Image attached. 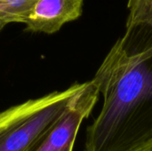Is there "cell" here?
Segmentation results:
<instances>
[{
	"label": "cell",
	"mask_w": 152,
	"mask_h": 151,
	"mask_svg": "<svg viewBox=\"0 0 152 151\" xmlns=\"http://www.w3.org/2000/svg\"><path fill=\"white\" fill-rule=\"evenodd\" d=\"M126 27L93 78L103 104L86 129L85 151H136L152 145V27Z\"/></svg>",
	"instance_id": "cell-1"
},
{
	"label": "cell",
	"mask_w": 152,
	"mask_h": 151,
	"mask_svg": "<svg viewBox=\"0 0 152 151\" xmlns=\"http://www.w3.org/2000/svg\"><path fill=\"white\" fill-rule=\"evenodd\" d=\"M80 86L76 83L64 91L28 100L0 112V151H31Z\"/></svg>",
	"instance_id": "cell-2"
},
{
	"label": "cell",
	"mask_w": 152,
	"mask_h": 151,
	"mask_svg": "<svg viewBox=\"0 0 152 151\" xmlns=\"http://www.w3.org/2000/svg\"><path fill=\"white\" fill-rule=\"evenodd\" d=\"M126 24L145 23L152 27V0H128Z\"/></svg>",
	"instance_id": "cell-6"
},
{
	"label": "cell",
	"mask_w": 152,
	"mask_h": 151,
	"mask_svg": "<svg viewBox=\"0 0 152 151\" xmlns=\"http://www.w3.org/2000/svg\"><path fill=\"white\" fill-rule=\"evenodd\" d=\"M136 151H152V145H150V146H148V147H145V148H143V149H141V150Z\"/></svg>",
	"instance_id": "cell-7"
},
{
	"label": "cell",
	"mask_w": 152,
	"mask_h": 151,
	"mask_svg": "<svg viewBox=\"0 0 152 151\" xmlns=\"http://www.w3.org/2000/svg\"><path fill=\"white\" fill-rule=\"evenodd\" d=\"M84 0H37L25 30L33 33L53 34L70 21L77 20L83 12Z\"/></svg>",
	"instance_id": "cell-4"
},
{
	"label": "cell",
	"mask_w": 152,
	"mask_h": 151,
	"mask_svg": "<svg viewBox=\"0 0 152 151\" xmlns=\"http://www.w3.org/2000/svg\"><path fill=\"white\" fill-rule=\"evenodd\" d=\"M4 27H5V26H4V25H3V24H2V23H0V32H1V31H2V29H3V28H4Z\"/></svg>",
	"instance_id": "cell-8"
},
{
	"label": "cell",
	"mask_w": 152,
	"mask_h": 151,
	"mask_svg": "<svg viewBox=\"0 0 152 151\" xmlns=\"http://www.w3.org/2000/svg\"><path fill=\"white\" fill-rule=\"evenodd\" d=\"M37 0H0V23H24Z\"/></svg>",
	"instance_id": "cell-5"
},
{
	"label": "cell",
	"mask_w": 152,
	"mask_h": 151,
	"mask_svg": "<svg viewBox=\"0 0 152 151\" xmlns=\"http://www.w3.org/2000/svg\"><path fill=\"white\" fill-rule=\"evenodd\" d=\"M95 82L81 84L67 108L31 151H72L82 122L89 117L99 99Z\"/></svg>",
	"instance_id": "cell-3"
}]
</instances>
